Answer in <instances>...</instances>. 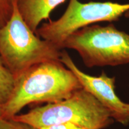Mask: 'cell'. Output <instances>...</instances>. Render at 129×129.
Segmentation results:
<instances>
[{
  "label": "cell",
  "mask_w": 129,
  "mask_h": 129,
  "mask_svg": "<svg viewBox=\"0 0 129 129\" xmlns=\"http://www.w3.org/2000/svg\"><path fill=\"white\" fill-rule=\"evenodd\" d=\"M82 88L77 77L60 60L36 64L15 77L12 94L1 106L2 118H12L31 104L62 101Z\"/></svg>",
  "instance_id": "1"
},
{
  "label": "cell",
  "mask_w": 129,
  "mask_h": 129,
  "mask_svg": "<svg viewBox=\"0 0 129 129\" xmlns=\"http://www.w3.org/2000/svg\"><path fill=\"white\" fill-rule=\"evenodd\" d=\"M12 118L36 128L72 123L87 129H104L115 121L110 111L83 88L67 99L38 106Z\"/></svg>",
  "instance_id": "2"
},
{
  "label": "cell",
  "mask_w": 129,
  "mask_h": 129,
  "mask_svg": "<svg viewBox=\"0 0 129 129\" xmlns=\"http://www.w3.org/2000/svg\"><path fill=\"white\" fill-rule=\"evenodd\" d=\"M61 53L60 48L32 31L14 1L12 17L0 28V57L13 75L16 77L40 63L60 60Z\"/></svg>",
  "instance_id": "3"
},
{
  "label": "cell",
  "mask_w": 129,
  "mask_h": 129,
  "mask_svg": "<svg viewBox=\"0 0 129 129\" xmlns=\"http://www.w3.org/2000/svg\"><path fill=\"white\" fill-rule=\"evenodd\" d=\"M64 48L76 51L88 68L129 63V34L112 24L84 27L64 41Z\"/></svg>",
  "instance_id": "4"
},
{
  "label": "cell",
  "mask_w": 129,
  "mask_h": 129,
  "mask_svg": "<svg viewBox=\"0 0 129 129\" xmlns=\"http://www.w3.org/2000/svg\"><path fill=\"white\" fill-rule=\"evenodd\" d=\"M128 11L129 4L109 1L83 3L78 0H70L60 18L43 24L35 34L61 50L64 41L78 30L97 22L117 20Z\"/></svg>",
  "instance_id": "5"
},
{
  "label": "cell",
  "mask_w": 129,
  "mask_h": 129,
  "mask_svg": "<svg viewBox=\"0 0 129 129\" xmlns=\"http://www.w3.org/2000/svg\"><path fill=\"white\" fill-rule=\"evenodd\" d=\"M60 62L74 74L82 87L91 93L110 111L114 120L124 125L129 124L127 104L123 102L115 92V78L102 72L99 76H92L82 71L67 51L61 53Z\"/></svg>",
  "instance_id": "6"
},
{
  "label": "cell",
  "mask_w": 129,
  "mask_h": 129,
  "mask_svg": "<svg viewBox=\"0 0 129 129\" xmlns=\"http://www.w3.org/2000/svg\"><path fill=\"white\" fill-rule=\"evenodd\" d=\"M19 13L35 33L43 20L49 19L51 12L66 0H15Z\"/></svg>",
  "instance_id": "7"
},
{
  "label": "cell",
  "mask_w": 129,
  "mask_h": 129,
  "mask_svg": "<svg viewBox=\"0 0 129 129\" xmlns=\"http://www.w3.org/2000/svg\"><path fill=\"white\" fill-rule=\"evenodd\" d=\"M15 77L9 70L0 57V106L7 102L14 88Z\"/></svg>",
  "instance_id": "8"
},
{
  "label": "cell",
  "mask_w": 129,
  "mask_h": 129,
  "mask_svg": "<svg viewBox=\"0 0 129 129\" xmlns=\"http://www.w3.org/2000/svg\"><path fill=\"white\" fill-rule=\"evenodd\" d=\"M15 0H0V28L7 23L12 17Z\"/></svg>",
  "instance_id": "9"
},
{
  "label": "cell",
  "mask_w": 129,
  "mask_h": 129,
  "mask_svg": "<svg viewBox=\"0 0 129 129\" xmlns=\"http://www.w3.org/2000/svg\"><path fill=\"white\" fill-rule=\"evenodd\" d=\"M0 129H36L35 127L26 124L25 122L19 121L14 118L0 119Z\"/></svg>",
  "instance_id": "10"
},
{
  "label": "cell",
  "mask_w": 129,
  "mask_h": 129,
  "mask_svg": "<svg viewBox=\"0 0 129 129\" xmlns=\"http://www.w3.org/2000/svg\"><path fill=\"white\" fill-rule=\"evenodd\" d=\"M36 129H87L81 127L80 125L74 124L72 123H63L59 124H55L50 125V126L43 127L40 128Z\"/></svg>",
  "instance_id": "11"
},
{
  "label": "cell",
  "mask_w": 129,
  "mask_h": 129,
  "mask_svg": "<svg viewBox=\"0 0 129 129\" xmlns=\"http://www.w3.org/2000/svg\"><path fill=\"white\" fill-rule=\"evenodd\" d=\"M3 117V112H2V107L0 106V119Z\"/></svg>",
  "instance_id": "12"
},
{
  "label": "cell",
  "mask_w": 129,
  "mask_h": 129,
  "mask_svg": "<svg viewBox=\"0 0 129 129\" xmlns=\"http://www.w3.org/2000/svg\"><path fill=\"white\" fill-rule=\"evenodd\" d=\"M125 16L126 17H128V18H129V11H128V12H127L125 14Z\"/></svg>",
  "instance_id": "13"
},
{
  "label": "cell",
  "mask_w": 129,
  "mask_h": 129,
  "mask_svg": "<svg viewBox=\"0 0 129 129\" xmlns=\"http://www.w3.org/2000/svg\"><path fill=\"white\" fill-rule=\"evenodd\" d=\"M127 109H128V110L129 111V104H127Z\"/></svg>",
  "instance_id": "14"
}]
</instances>
